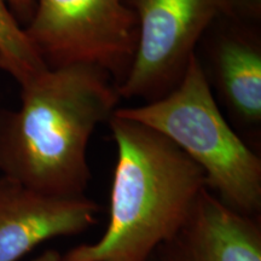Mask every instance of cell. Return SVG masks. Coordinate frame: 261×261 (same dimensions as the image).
<instances>
[{
  "mask_svg": "<svg viewBox=\"0 0 261 261\" xmlns=\"http://www.w3.org/2000/svg\"><path fill=\"white\" fill-rule=\"evenodd\" d=\"M117 85L92 65L46 69L21 86L18 109H0V172L34 190L84 196L87 146L120 102Z\"/></svg>",
  "mask_w": 261,
  "mask_h": 261,
  "instance_id": "obj_1",
  "label": "cell"
},
{
  "mask_svg": "<svg viewBox=\"0 0 261 261\" xmlns=\"http://www.w3.org/2000/svg\"><path fill=\"white\" fill-rule=\"evenodd\" d=\"M61 253L55 252V250H48V252L41 254L37 259L33 261H60Z\"/></svg>",
  "mask_w": 261,
  "mask_h": 261,
  "instance_id": "obj_12",
  "label": "cell"
},
{
  "mask_svg": "<svg viewBox=\"0 0 261 261\" xmlns=\"http://www.w3.org/2000/svg\"><path fill=\"white\" fill-rule=\"evenodd\" d=\"M195 57L227 121L247 145L261 151V25L218 16Z\"/></svg>",
  "mask_w": 261,
  "mask_h": 261,
  "instance_id": "obj_6",
  "label": "cell"
},
{
  "mask_svg": "<svg viewBox=\"0 0 261 261\" xmlns=\"http://www.w3.org/2000/svg\"><path fill=\"white\" fill-rule=\"evenodd\" d=\"M23 29L47 69L92 65L117 87L129 73L138 44L137 17L123 0H37Z\"/></svg>",
  "mask_w": 261,
  "mask_h": 261,
  "instance_id": "obj_4",
  "label": "cell"
},
{
  "mask_svg": "<svg viewBox=\"0 0 261 261\" xmlns=\"http://www.w3.org/2000/svg\"><path fill=\"white\" fill-rule=\"evenodd\" d=\"M135 12L138 44L120 98L154 102L180 83L221 0H123Z\"/></svg>",
  "mask_w": 261,
  "mask_h": 261,
  "instance_id": "obj_5",
  "label": "cell"
},
{
  "mask_svg": "<svg viewBox=\"0 0 261 261\" xmlns=\"http://www.w3.org/2000/svg\"><path fill=\"white\" fill-rule=\"evenodd\" d=\"M116 115L146 125L172 140L203 171L205 187L233 211L261 214V159L230 125L195 55L171 92Z\"/></svg>",
  "mask_w": 261,
  "mask_h": 261,
  "instance_id": "obj_3",
  "label": "cell"
},
{
  "mask_svg": "<svg viewBox=\"0 0 261 261\" xmlns=\"http://www.w3.org/2000/svg\"><path fill=\"white\" fill-rule=\"evenodd\" d=\"M12 15L22 27H25L33 17L37 0H8Z\"/></svg>",
  "mask_w": 261,
  "mask_h": 261,
  "instance_id": "obj_11",
  "label": "cell"
},
{
  "mask_svg": "<svg viewBox=\"0 0 261 261\" xmlns=\"http://www.w3.org/2000/svg\"><path fill=\"white\" fill-rule=\"evenodd\" d=\"M0 69L14 77L19 87L47 69L12 15L8 0H0Z\"/></svg>",
  "mask_w": 261,
  "mask_h": 261,
  "instance_id": "obj_9",
  "label": "cell"
},
{
  "mask_svg": "<svg viewBox=\"0 0 261 261\" xmlns=\"http://www.w3.org/2000/svg\"><path fill=\"white\" fill-rule=\"evenodd\" d=\"M99 211L86 195H51L2 177L0 261H18L42 242L84 233Z\"/></svg>",
  "mask_w": 261,
  "mask_h": 261,
  "instance_id": "obj_7",
  "label": "cell"
},
{
  "mask_svg": "<svg viewBox=\"0 0 261 261\" xmlns=\"http://www.w3.org/2000/svg\"><path fill=\"white\" fill-rule=\"evenodd\" d=\"M108 123L117 149L109 223L97 242L60 261H149L207 188L203 171L158 130L115 112Z\"/></svg>",
  "mask_w": 261,
  "mask_h": 261,
  "instance_id": "obj_2",
  "label": "cell"
},
{
  "mask_svg": "<svg viewBox=\"0 0 261 261\" xmlns=\"http://www.w3.org/2000/svg\"><path fill=\"white\" fill-rule=\"evenodd\" d=\"M152 256L155 261H261L260 217L238 213L205 188L184 224Z\"/></svg>",
  "mask_w": 261,
  "mask_h": 261,
  "instance_id": "obj_8",
  "label": "cell"
},
{
  "mask_svg": "<svg viewBox=\"0 0 261 261\" xmlns=\"http://www.w3.org/2000/svg\"><path fill=\"white\" fill-rule=\"evenodd\" d=\"M149 261H155V259H154V256H152V257H151V259H150Z\"/></svg>",
  "mask_w": 261,
  "mask_h": 261,
  "instance_id": "obj_13",
  "label": "cell"
},
{
  "mask_svg": "<svg viewBox=\"0 0 261 261\" xmlns=\"http://www.w3.org/2000/svg\"><path fill=\"white\" fill-rule=\"evenodd\" d=\"M220 16L261 25V0H221Z\"/></svg>",
  "mask_w": 261,
  "mask_h": 261,
  "instance_id": "obj_10",
  "label": "cell"
}]
</instances>
